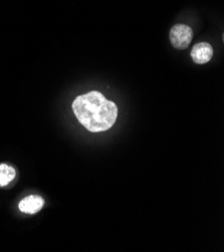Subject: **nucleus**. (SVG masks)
Instances as JSON below:
<instances>
[{"mask_svg":"<svg viewBox=\"0 0 224 252\" xmlns=\"http://www.w3.org/2000/svg\"><path fill=\"white\" fill-rule=\"evenodd\" d=\"M71 108L78 121L92 133L111 129L118 117L116 104L97 91L77 96Z\"/></svg>","mask_w":224,"mask_h":252,"instance_id":"nucleus-1","label":"nucleus"},{"mask_svg":"<svg viewBox=\"0 0 224 252\" xmlns=\"http://www.w3.org/2000/svg\"><path fill=\"white\" fill-rule=\"evenodd\" d=\"M171 44L177 49H185L189 46L193 38V31L186 24H176L169 33Z\"/></svg>","mask_w":224,"mask_h":252,"instance_id":"nucleus-2","label":"nucleus"},{"mask_svg":"<svg viewBox=\"0 0 224 252\" xmlns=\"http://www.w3.org/2000/svg\"><path fill=\"white\" fill-rule=\"evenodd\" d=\"M213 57V48L208 42H200L194 45L191 50V58L197 64L207 63Z\"/></svg>","mask_w":224,"mask_h":252,"instance_id":"nucleus-3","label":"nucleus"},{"mask_svg":"<svg viewBox=\"0 0 224 252\" xmlns=\"http://www.w3.org/2000/svg\"><path fill=\"white\" fill-rule=\"evenodd\" d=\"M43 205H44V199L41 196L30 195L20 201L18 204V208L23 213L35 214L42 209Z\"/></svg>","mask_w":224,"mask_h":252,"instance_id":"nucleus-4","label":"nucleus"},{"mask_svg":"<svg viewBox=\"0 0 224 252\" xmlns=\"http://www.w3.org/2000/svg\"><path fill=\"white\" fill-rule=\"evenodd\" d=\"M16 176L15 170L6 164H0V187L8 185Z\"/></svg>","mask_w":224,"mask_h":252,"instance_id":"nucleus-5","label":"nucleus"}]
</instances>
